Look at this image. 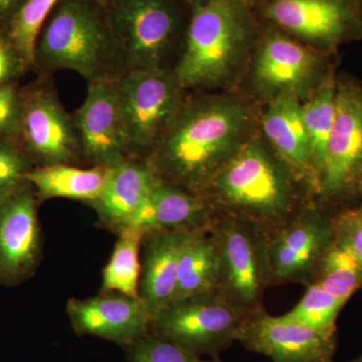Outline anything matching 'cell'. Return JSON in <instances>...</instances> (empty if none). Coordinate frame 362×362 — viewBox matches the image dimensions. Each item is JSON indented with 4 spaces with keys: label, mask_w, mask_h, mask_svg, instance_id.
Returning <instances> with one entry per match:
<instances>
[{
    "label": "cell",
    "mask_w": 362,
    "mask_h": 362,
    "mask_svg": "<svg viewBox=\"0 0 362 362\" xmlns=\"http://www.w3.org/2000/svg\"><path fill=\"white\" fill-rule=\"evenodd\" d=\"M247 123L242 105L185 99L144 160L160 180L202 197L218 169L243 144Z\"/></svg>",
    "instance_id": "obj_1"
},
{
    "label": "cell",
    "mask_w": 362,
    "mask_h": 362,
    "mask_svg": "<svg viewBox=\"0 0 362 362\" xmlns=\"http://www.w3.org/2000/svg\"><path fill=\"white\" fill-rule=\"evenodd\" d=\"M75 71L87 83L122 76L120 54L101 0H61L37 35V77Z\"/></svg>",
    "instance_id": "obj_2"
},
{
    "label": "cell",
    "mask_w": 362,
    "mask_h": 362,
    "mask_svg": "<svg viewBox=\"0 0 362 362\" xmlns=\"http://www.w3.org/2000/svg\"><path fill=\"white\" fill-rule=\"evenodd\" d=\"M292 175L261 143L244 142L218 169L202 197L216 216L252 221L270 235L301 209Z\"/></svg>",
    "instance_id": "obj_3"
},
{
    "label": "cell",
    "mask_w": 362,
    "mask_h": 362,
    "mask_svg": "<svg viewBox=\"0 0 362 362\" xmlns=\"http://www.w3.org/2000/svg\"><path fill=\"white\" fill-rule=\"evenodd\" d=\"M249 18L240 0H204L190 7L180 57L173 68L183 90L218 84L249 37Z\"/></svg>",
    "instance_id": "obj_4"
},
{
    "label": "cell",
    "mask_w": 362,
    "mask_h": 362,
    "mask_svg": "<svg viewBox=\"0 0 362 362\" xmlns=\"http://www.w3.org/2000/svg\"><path fill=\"white\" fill-rule=\"evenodd\" d=\"M211 230L218 252L216 292L246 314L263 308L272 284L269 233L252 221L218 216Z\"/></svg>",
    "instance_id": "obj_5"
},
{
    "label": "cell",
    "mask_w": 362,
    "mask_h": 362,
    "mask_svg": "<svg viewBox=\"0 0 362 362\" xmlns=\"http://www.w3.org/2000/svg\"><path fill=\"white\" fill-rule=\"evenodd\" d=\"M101 1L115 37L123 74L170 69L166 61L182 25L175 0Z\"/></svg>",
    "instance_id": "obj_6"
},
{
    "label": "cell",
    "mask_w": 362,
    "mask_h": 362,
    "mask_svg": "<svg viewBox=\"0 0 362 362\" xmlns=\"http://www.w3.org/2000/svg\"><path fill=\"white\" fill-rule=\"evenodd\" d=\"M117 88L128 154L144 159L180 109L185 90L170 69L128 71Z\"/></svg>",
    "instance_id": "obj_7"
},
{
    "label": "cell",
    "mask_w": 362,
    "mask_h": 362,
    "mask_svg": "<svg viewBox=\"0 0 362 362\" xmlns=\"http://www.w3.org/2000/svg\"><path fill=\"white\" fill-rule=\"evenodd\" d=\"M21 94L18 143L35 166L86 165L73 114L62 104L52 77H37L23 86Z\"/></svg>",
    "instance_id": "obj_8"
},
{
    "label": "cell",
    "mask_w": 362,
    "mask_h": 362,
    "mask_svg": "<svg viewBox=\"0 0 362 362\" xmlns=\"http://www.w3.org/2000/svg\"><path fill=\"white\" fill-rule=\"evenodd\" d=\"M361 180L362 86L338 78L334 124L313 189L328 204L339 206L361 197Z\"/></svg>",
    "instance_id": "obj_9"
},
{
    "label": "cell",
    "mask_w": 362,
    "mask_h": 362,
    "mask_svg": "<svg viewBox=\"0 0 362 362\" xmlns=\"http://www.w3.org/2000/svg\"><path fill=\"white\" fill-rule=\"evenodd\" d=\"M249 314L235 308L216 292L171 302L152 321L151 332L202 357H218L237 341Z\"/></svg>",
    "instance_id": "obj_10"
},
{
    "label": "cell",
    "mask_w": 362,
    "mask_h": 362,
    "mask_svg": "<svg viewBox=\"0 0 362 362\" xmlns=\"http://www.w3.org/2000/svg\"><path fill=\"white\" fill-rule=\"evenodd\" d=\"M335 214L309 204L269 235L272 284H310L334 242Z\"/></svg>",
    "instance_id": "obj_11"
},
{
    "label": "cell",
    "mask_w": 362,
    "mask_h": 362,
    "mask_svg": "<svg viewBox=\"0 0 362 362\" xmlns=\"http://www.w3.org/2000/svg\"><path fill=\"white\" fill-rule=\"evenodd\" d=\"M249 351L273 362H337V335H327L261 308L247 315L237 335Z\"/></svg>",
    "instance_id": "obj_12"
},
{
    "label": "cell",
    "mask_w": 362,
    "mask_h": 362,
    "mask_svg": "<svg viewBox=\"0 0 362 362\" xmlns=\"http://www.w3.org/2000/svg\"><path fill=\"white\" fill-rule=\"evenodd\" d=\"M39 204L28 181L0 204V285H20L39 268L42 259Z\"/></svg>",
    "instance_id": "obj_13"
},
{
    "label": "cell",
    "mask_w": 362,
    "mask_h": 362,
    "mask_svg": "<svg viewBox=\"0 0 362 362\" xmlns=\"http://www.w3.org/2000/svg\"><path fill=\"white\" fill-rule=\"evenodd\" d=\"M265 13L283 30L327 49L362 35V4L347 0H271Z\"/></svg>",
    "instance_id": "obj_14"
},
{
    "label": "cell",
    "mask_w": 362,
    "mask_h": 362,
    "mask_svg": "<svg viewBox=\"0 0 362 362\" xmlns=\"http://www.w3.org/2000/svg\"><path fill=\"white\" fill-rule=\"evenodd\" d=\"M118 78L88 83L83 104L73 114L86 165L112 168L130 158L119 104Z\"/></svg>",
    "instance_id": "obj_15"
},
{
    "label": "cell",
    "mask_w": 362,
    "mask_h": 362,
    "mask_svg": "<svg viewBox=\"0 0 362 362\" xmlns=\"http://www.w3.org/2000/svg\"><path fill=\"white\" fill-rule=\"evenodd\" d=\"M66 315L78 337L101 338L121 347L151 333L152 318L140 297L101 293L86 299L71 298Z\"/></svg>",
    "instance_id": "obj_16"
},
{
    "label": "cell",
    "mask_w": 362,
    "mask_h": 362,
    "mask_svg": "<svg viewBox=\"0 0 362 362\" xmlns=\"http://www.w3.org/2000/svg\"><path fill=\"white\" fill-rule=\"evenodd\" d=\"M110 168L103 192L88 206L100 225L118 235L141 211L159 177L144 159L126 158Z\"/></svg>",
    "instance_id": "obj_17"
},
{
    "label": "cell",
    "mask_w": 362,
    "mask_h": 362,
    "mask_svg": "<svg viewBox=\"0 0 362 362\" xmlns=\"http://www.w3.org/2000/svg\"><path fill=\"white\" fill-rule=\"evenodd\" d=\"M192 233L151 230L143 235L139 297L153 319L173 301L181 251Z\"/></svg>",
    "instance_id": "obj_18"
},
{
    "label": "cell",
    "mask_w": 362,
    "mask_h": 362,
    "mask_svg": "<svg viewBox=\"0 0 362 362\" xmlns=\"http://www.w3.org/2000/svg\"><path fill=\"white\" fill-rule=\"evenodd\" d=\"M209 202L199 195L158 178L148 201L127 228L151 230L202 232L211 228L216 218Z\"/></svg>",
    "instance_id": "obj_19"
},
{
    "label": "cell",
    "mask_w": 362,
    "mask_h": 362,
    "mask_svg": "<svg viewBox=\"0 0 362 362\" xmlns=\"http://www.w3.org/2000/svg\"><path fill=\"white\" fill-rule=\"evenodd\" d=\"M263 130L281 161L312 187L310 146L296 93L281 92L274 98L264 115Z\"/></svg>",
    "instance_id": "obj_20"
},
{
    "label": "cell",
    "mask_w": 362,
    "mask_h": 362,
    "mask_svg": "<svg viewBox=\"0 0 362 362\" xmlns=\"http://www.w3.org/2000/svg\"><path fill=\"white\" fill-rule=\"evenodd\" d=\"M321 61L281 33H270L257 57L255 73L259 84L281 92H295L311 82L320 70Z\"/></svg>",
    "instance_id": "obj_21"
},
{
    "label": "cell",
    "mask_w": 362,
    "mask_h": 362,
    "mask_svg": "<svg viewBox=\"0 0 362 362\" xmlns=\"http://www.w3.org/2000/svg\"><path fill=\"white\" fill-rule=\"evenodd\" d=\"M110 173L107 166L58 163L35 166L25 180L32 185L39 202L68 199L88 204L102 194Z\"/></svg>",
    "instance_id": "obj_22"
},
{
    "label": "cell",
    "mask_w": 362,
    "mask_h": 362,
    "mask_svg": "<svg viewBox=\"0 0 362 362\" xmlns=\"http://www.w3.org/2000/svg\"><path fill=\"white\" fill-rule=\"evenodd\" d=\"M218 278V252L213 230L192 233L181 251L171 302L216 292Z\"/></svg>",
    "instance_id": "obj_23"
},
{
    "label": "cell",
    "mask_w": 362,
    "mask_h": 362,
    "mask_svg": "<svg viewBox=\"0 0 362 362\" xmlns=\"http://www.w3.org/2000/svg\"><path fill=\"white\" fill-rule=\"evenodd\" d=\"M118 239L108 263L102 272L101 293H120L139 297L141 273V247L144 233L137 228H126Z\"/></svg>",
    "instance_id": "obj_24"
},
{
    "label": "cell",
    "mask_w": 362,
    "mask_h": 362,
    "mask_svg": "<svg viewBox=\"0 0 362 362\" xmlns=\"http://www.w3.org/2000/svg\"><path fill=\"white\" fill-rule=\"evenodd\" d=\"M337 106V78L330 74L318 85L308 103L302 105V114L311 152L312 188L317 170L322 163Z\"/></svg>",
    "instance_id": "obj_25"
},
{
    "label": "cell",
    "mask_w": 362,
    "mask_h": 362,
    "mask_svg": "<svg viewBox=\"0 0 362 362\" xmlns=\"http://www.w3.org/2000/svg\"><path fill=\"white\" fill-rule=\"evenodd\" d=\"M311 283H315L345 305L362 288V268L346 250L333 242L321 259Z\"/></svg>",
    "instance_id": "obj_26"
},
{
    "label": "cell",
    "mask_w": 362,
    "mask_h": 362,
    "mask_svg": "<svg viewBox=\"0 0 362 362\" xmlns=\"http://www.w3.org/2000/svg\"><path fill=\"white\" fill-rule=\"evenodd\" d=\"M343 306L322 288L310 283L301 300L284 316L323 334L337 335V321Z\"/></svg>",
    "instance_id": "obj_27"
},
{
    "label": "cell",
    "mask_w": 362,
    "mask_h": 362,
    "mask_svg": "<svg viewBox=\"0 0 362 362\" xmlns=\"http://www.w3.org/2000/svg\"><path fill=\"white\" fill-rule=\"evenodd\" d=\"M59 1L61 0H26L6 28L30 71L37 35Z\"/></svg>",
    "instance_id": "obj_28"
},
{
    "label": "cell",
    "mask_w": 362,
    "mask_h": 362,
    "mask_svg": "<svg viewBox=\"0 0 362 362\" xmlns=\"http://www.w3.org/2000/svg\"><path fill=\"white\" fill-rule=\"evenodd\" d=\"M123 349L128 362H204L202 357L152 332Z\"/></svg>",
    "instance_id": "obj_29"
},
{
    "label": "cell",
    "mask_w": 362,
    "mask_h": 362,
    "mask_svg": "<svg viewBox=\"0 0 362 362\" xmlns=\"http://www.w3.org/2000/svg\"><path fill=\"white\" fill-rule=\"evenodd\" d=\"M35 164L16 140H0V204L25 185Z\"/></svg>",
    "instance_id": "obj_30"
},
{
    "label": "cell",
    "mask_w": 362,
    "mask_h": 362,
    "mask_svg": "<svg viewBox=\"0 0 362 362\" xmlns=\"http://www.w3.org/2000/svg\"><path fill=\"white\" fill-rule=\"evenodd\" d=\"M334 242L346 250L362 268V202L335 214Z\"/></svg>",
    "instance_id": "obj_31"
},
{
    "label": "cell",
    "mask_w": 362,
    "mask_h": 362,
    "mask_svg": "<svg viewBox=\"0 0 362 362\" xmlns=\"http://www.w3.org/2000/svg\"><path fill=\"white\" fill-rule=\"evenodd\" d=\"M21 93L20 82L0 88V140L18 141L23 107Z\"/></svg>",
    "instance_id": "obj_32"
},
{
    "label": "cell",
    "mask_w": 362,
    "mask_h": 362,
    "mask_svg": "<svg viewBox=\"0 0 362 362\" xmlns=\"http://www.w3.org/2000/svg\"><path fill=\"white\" fill-rule=\"evenodd\" d=\"M30 71L6 30H0V88L20 82Z\"/></svg>",
    "instance_id": "obj_33"
},
{
    "label": "cell",
    "mask_w": 362,
    "mask_h": 362,
    "mask_svg": "<svg viewBox=\"0 0 362 362\" xmlns=\"http://www.w3.org/2000/svg\"><path fill=\"white\" fill-rule=\"evenodd\" d=\"M26 0H0V30H6Z\"/></svg>",
    "instance_id": "obj_34"
},
{
    "label": "cell",
    "mask_w": 362,
    "mask_h": 362,
    "mask_svg": "<svg viewBox=\"0 0 362 362\" xmlns=\"http://www.w3.org/2000/svg\"><path fill=\"white\" fill-rule=\"evenodd\" d=\"M181 1L185 2V4H187L188 6L192 7V6H194V4H199V2L204 1V0H181Z\"/></svg>",
    "instance_id": "obj_35"
},
{
    "label": "cell",
    "mask_w": 362,
    "mask_h": 362,
    "mask_svg": "<svg viewBox=\"0 0 362 362\" xmlns=\"http://www.w3.org/2000/svg\"><path fill=\"white\" fill-rule=\"evenodd\" d=\"M344 362H362V354H361V356L354 357V358L350 359V361Z\"/></svg>",
    "instance_id": "obj_36"
},
{
    "label": "cell",
    "mask_w": 362,
    "mask_h": 362,
    "mask_svg": "<svg viewBox=\"0 0 362 362\" xmlns=\"http://www.w3.org/2000/svg\"><path fill=\"white\" fill-rule=\"evenodd\" d=\"M204 362H223L221 361L218 357H213V359H211V361H204Z\"/></svg>",
    "instance_id": "obj_37"
},
{
    "label": "cell",
    "mask_w": 362,
    "mask_h": 362,
    "mask_svg": "<svg viewBox=\"0 0 362 362\" xmlns=\"http://www.w3.org/2000/svg\"><path fill=\"white\" fill-rule=\"evenodd\" d=\"M347 1L354 2V4H362V0H347Z\"/></svg>",
    "instance_id": "obj_38"
},
{
    "label": "cell",
    "mask_w": 362,
    "mask_h": 362,
    "mask_svg": "<svg viewBox=\"0 0 362 362\" xmlns=\"http://www.w3.org/2000/svg\"><path fill=\"white\" fill-rule=\"evenodd\" d=\"M361 201H362V180H361Z\"/></svg>",
    "instance_id": "obj_39"
}]
</instances>
